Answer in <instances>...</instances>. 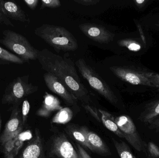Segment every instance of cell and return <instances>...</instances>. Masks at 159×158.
<instances>
[{"label":"cell","mask_w":159,"mask_h":158,"mask_svg":"<svg viewBox=\"0 0 159 158\" xmlns=\"http://www.w3.org/2000/svg\"><path fill=\"white\" fill-rule=\"evenodd\" d=\"M148 158H152V157H149H149H148Z\"/></svg>","instance_id":"obj_35"},{"label":"cell","mask_w":159,"mask_h":158,"mask_svg":"<svg viewBox=\"0 0 159 158\" xmlns=\"http://www.w3.org/2000/svg\"><path fill=\"white\" fill-rule=\"evenodd\" d=\"M120 46L126 47L132 52H138L142 48L140 44L137 41L130 39H123L118 41Z\"/></svg>","instance_id":"obj_20"},{"label":"cell","mask_w":159,"mask_h":158,"mask_svg":"<svg viewBox=\"0 0 159 158\" xmlns=\"http://www.w3.org/2000/svg\"><path fill=\"white\" fill-rule=\"evenodd\" d=\"M148 2V1L147 0H135L134 1V2L137 7L142 8Z\"/></svg>","instance_id":"obj_33"},{"label":"cell","mask_w":159,"mask_h":158,"mask_svg":"<svg viewBox=\"0 0 159 158\" xmlns=\"http://www.w3.org/2000/svg\"><path fill=\"white\" fill-rule=\"evenodd\" d=\"M98 111L101 115V121L107 129L114 133L118 137L124 138L123 134L114 121L113 116L107 111L102 109H99Z\"/></svg>","instance_id":"obj_15"},{"label":"cell","mask_w":159,"mask_h":158,"mask_svg":"<svg viewBox=\"0 0 159 158\" xmlns=\"http://www.w3.org/2000/svg\"><path fill=\"white\" fill-rule=\"evenodd\" d=\"M76 66L82 77L89 83L90 87L104 97L112 105H116L118 99L107 83L96 71L85 62L80 58L76 62Z\"/></svg>","instance_id":"obj_4"},{"label":"cell","mask_w":159,"mask_h":158,"mask_svg":"<svg viewBox=\"0 0 159 158\" xmlns=\"http://www.w3.org/2000/svg\"><path fill=\"white\" fill-rule=\"evenodd\" d=\"M63 108L59 100L56 96L48 92H46L44 96L43 105L38 111L39 116L48 117L52 112L60 110Z\"/></svg>","instance_id":"obj_13"},{"label":"cell","mask_w":159,"mask_h":158,"mask_svg":"<svg viewBox=\"0 0 159 158\" xmlns=\"http://www.w3.org/2000/svg\"><path fill=\"white\" fill-rule=\"evenodd\" d=\"M39 139L27 147L23 154V158H42L43 147Z\"/></svg>","instance_id":"obj_16"},{"label":"cell","mask_w":159,"mask_h":158,"mask_svg":"<svg viewBox=\"0 0 159 158\" xmlns=\"http://www.w3.org/2000/svg\"><path fill=\"white\" fill-rule=\"evenodd\" d=\"M0 24H4L7 26L14 27V25L9 19L0 11Z\"/></svg>","instance_id":"obj_27"},{"label":"cell","mask_w":159,"mask_h":158,"mask_svg":"<svg viewBox=\"0 0 159 158\" xmlns=\"http://www.w3.org/2000/svg\"><path fill=\"white\" fill-rule=\"evenodd\" d=\"M73 117V112L70 109L63 108L55 115L52 119V122L59 124H65L70 122Z\"/></svg>","instance_id":"obj_17"},{"label":"cell","mask_w":159,"mask_h":158,"mask_svg":"<svg viewBox=\"0 0 159 158\" xmlns=\"http://www.w3.org/2000/svg\"><path fill=\"white\" fill-rule=\"evenodd\" d=\"M34 33L57 51H74L78 48L75 37L63 27L43 24Z\"/></svg>","instance_id":"obj_2"},{"label":"cell","mask_w":159,"mask_h":158,"mask_svg":"<svg viewBox=\"0 0 159 158\" xmlns=\"http://www.w3.org/2000/svg\"><path fill=\"white\" fill-rule=\"evenodd\" d=\"M80 31L91 40L101 44H107L113 41L115 34L101 25L84 23L79 26Z\"/></svg>","instance_id":"obj_9"},{"label":"cell","mask_w":159,"mask_h":158,"mask_svg":"<svg viewBox=\"0 0 159 158\" xmlns=\"http://www.w3.org/2000/svg\"><path fill=\"white\" fill-rule=\"evenodd\" d=\"M150 79L155 88H159V74L153 73Z\"/></svg>","instance_id":"obj_28"},{"label":"cell","mask_w":159,"mask_h":158,"mask_svg":"<svg viewBox=\"0 0 159 158\" xmlns=\"http://www.w3.org/2000/svg\"><path fill=\"white\" fill-rule=\"evenodd\" d=\"M32 137L31 133L30 131L25 132L20 134L19 135V139L20 141H25L29 140Z\"/></svg>","instance_id":"obj_31"},{"label":"cell","mask_w":159,"mask_h":158,"mask_svg":"<svg viewBox=\"0 0 159 158\" xmlns=\"http://www.w3.org/2000/svg\"><path fill=\"white\" fill-rule=\"evenodd\" d=\"M24 2L32 10H34L38 5V0H24Z\"/></svg>","instance_id":"obj_29"},{"label":"cell","mask_w":159,"mask_h":158,"mask_svg":"<svg viewBox=\"0 0 159 158\" xmlns=\"http://www.w3.org/2000/svg\"><path fill=\"white\" fill-rule=\"evenodd\" d=\"M70 132L72 136L78 143H80L81 145L89 149V146L88 145L87 139H86L84 134L80 130V129L79 130H73Z\"/></svg>","instance_id":"obj_21"},{"label":"cell","mask_w":159,"mask_h":158,"mask_svg":"<svg viewBox=\"0 0 159 158\" xmlns=\"http://www.w3.org/2000/svg\"><path fill=\"white\" fill-rule=\"evenodd\" d=\"M43 78L47 87L51 92L60 96L69 105H77L78 99L57 77L47 72L44 74Z\"/></svg>","instance_id":"obj_8"},{"label":"cell","mask_w":159,"mask_h":158,"mask_svg":"<svg viewBox=\"0 0 159 158\" xmlns=\"http://www.w3.org/2000/svg\"><path fill=\"white\" fill-rule=\"evenodd\" d=\"M75 2L84 6L94 5L100 2L99 0H75Z\"/></svg>","instance_id":"obj_25"},{"label":"cell","mask_w":159,"mask_h":158,"mask_svg":"<svg viewBox=\"0 0 159 158\" xmlns=\"http://www.w3.org/2000/svg\"><path fill=\"white\" fill-rule=\"evenodd\" d=\"M37 90V86L29 83L28 76L18 77L7 85L5 97L7 100H18Z\"/></svg>","instance_id":"obj_7"},{"label":"cell","mask_w":159,"mask_h":158,"mask_svg":"<svg viewBox=\"0 0 159 158\" xmlns=\"http://www.w3.org/2000/svg\"><path fill=\"white\" fill-rule=\"evenodd\" d=\"M30 109V105L29 102L27 100H25L23 102L22 105V114L23 116H26L29 114Z\"/></svg>","instance_id":"obj_30"},{"label":"cell","mask_w":159,"mask_h":158,"mask_svg":"<svg viewBox=\"0 0 159 158\" xmlns=\"http://www.w3.org/2000/svg\"><path fill=\"white\" fill-rule=\"evenodd\" d=\"M2 35L0 43L16 54L24 62L37 59L39 51L31 45L26 37L9 30L4 31Z\"/></svg>","instance_id":"obj_3"},{"label":"cell","mask_w":159,"mask_h":158,"mask_svg":"<svg viewBox=\"0 0 159 158\" xmlns=\"http://www.w3.org/2000/svg\"><path fill=\"white\" fill-rule=\"evenodd\" d=\"M19 124V122L17 118L11 120L7 124V129L10 132H14L17 130Z\"/></svg>","instance_id":"obj_24"},{"label":"cell","mask_w":159,"mask_h":158,"mask_svg":"<svg viewBox=\"0 0 159 158\" xmlns=\"http://www.w3.org/2000/svg\"><path fill=\"white\" fill-rule=\"evenodd\" d=\"M111 71L120 79L133 85H145L155 87L150 78L153 72L140 71L124 67H110Z\"/></svg>","instance_id":"obj_6"},{"label":"cell","mask_w":159,"mask_h":158,"mask_svg":"<svg viewBox=\"0 0 159 158\" xmlns=\"http://www.w3.org/2000/svg\"><path fill=\"white\" fill-rule=\"evenodd\" d=\"M37 59L42 68L57 77L78 100L84 105L90 103L89 92L81 83L73 61L46 48L39 51Z\"/></svg>","instance_id":"obj_1"},{"label":"cell","mask_w":159,"mask_h":158,"mask_svg":"<svg viewBox=\"0 0 159 158\" xmlns=\"http://www.w3.org/2000/svg\"><path fill=\"white\" fill-rule=\"evenodd\" d=\"M24 61L17 56L10 53L0 46V64H16L22 65Z\"/></svg>","instance_id":"obj_18"},{"label":"cell","mask_w":159,"mask_h":158,"mask_svg":"<svg viewBox=\"0 0 159 158\" xmlns=\"http://www.w3.org/2000/svg\"><path fill=\"white\" fill-rule=\"evenodd\" d=\"M114 121L123 134L124 138L136 151L146 152L147 145L140 136L130 117L127 115L113 117Z\"/></svg>","instance_id":"obj_5"},{"label":"cell","mask_w":159,"mask_h":158,"mask_svg":"<svg viewBox=\"0 0 159 158\" xmlns=\"http://www.w3.org/2000/svg\"><path fill=\"white\" fill-rule=\"evenodd\" d=\"M159 116V99L147 104L139 116V119L144 123L150 124Z\"/></svg>","instance_id":"obj_14"},{"label":"cell","mask_w":159,"mask_h":158,"mask_svg":"<svg viewBox=\"0 0 159 158\" xmlns=\"http://www.w3.org/2000/svg\"><path fill=\"white\" fill-rule=\"evenodd\" d=\"M42 5L41 9H44L46 7L55 8L60 6L61 3L59 0H42Z\"/></svg>","instance_id":"obj_23"},{"label":"cell","mask_w":159,"mask_h":158,"mask_svg":"<svg viewBox=\"0 0 159 158\" xmlns=\"http://www.w3.org/2000/svg\"><path fill=\"white\" fill-rule=\"evenodd\" d=\"M149 157L153 158H159V147L153 142H149L147 146Z\"/></svg>","instance_id":"obj_22"},{"label":"cell","mask_w":159,"mask_h":158,"mask_svg":"<svg viewBox=\"0 0 159 158\" xmlns=\"http://www.w3.org/2000/svg\"><path fill=\"white\" fill-rule=\"evenodd\" d=\"M114 145L120 158H138L134 156L129 146L123 141L113 139Z\"/></svg>","instance_id":"obj_19"},{"label":"cell","mask_w":159,"mask_h":158,"mask_svg":"<svg viewBox=\"0 0 159 158\" xmlns=\"http://www.w3.org/2000/svg\"><path fill=\"white\" fill-rule=\"evenodd\" d=\"M50 154L59 158H79L72 145L63 135L55 137L52 143Z\"/></svg>","instance_id":"obj_10"},{"label":"cell","mask_w":159,"mask_h":158,"mask_svg":"<svg viewBox=\"0 0 159 158\" xmlns=\"http://www.w3.org/2000/svg\"><path fill=\"white\" fill-rule=\"evenodd\" d=\"M80 130L87 139L89 149L101 155H110L109 149L99 135L85 127H81Z\"/></svg>","instance_id":"obj_12"},{"label":"cell","mask_w":159,"mask_h":158,"mask_svg":"<svg viewBox=\"0 0 159 158\" xmlns=\"http://www.w3.org/2000/svg\"><path fill=\"white\" fill-rule=\"evenodd\" d=\"M0 11L8 19L22 22L29 21L25 12L14 2L0 0Z\"/></svg>","instance_id":"obj_11"},{"label":"cell","mask_w":159,"mask_h":158,"mask_svg":"<svg viewBox=\"0 0 159 158\" xmlns=\"http://www.w3.org/2000/svg\"><path fill=\"white\" fill-rule=\"evenodd\" d=\"M156 25H157V27H159V21H158V22H157V24H156Z\"/></svg>","instance_id":"obj_34"},{"label":"cell","mask_w":159,"mask_h":158,"mask_svg":"<svg viewBox=\"0 0 159 158\" xmlns=\"http://www.w3.org/2000/svg\"><path fill=\"white\" fill-rule=\"evenodd\" d=\"M149 124L150 129L159 132V117L156 118Z\"/></svg>","instance_id":"obj_32"},{"label":"cell","mask_w":159,"mask_h":158,"mask_svg":"<svg viewBox=\"0 0 159 158\" xmlns=\"http://www.w3.org/2000/svg\"><path fill=\"white\" fill-rule=\"evenodd\" d=\"M77 147L79 158H92L80 145L77 144Z\"/></svg>","instance_id":"obj_26"}]
</instances>
